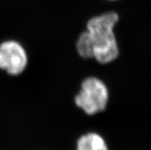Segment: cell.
<instances>
[{
    "instance_id": "cell-1",
    "label": "cell",
    "mask_w": 151,
    "mask_h": 150,
    "mask_svg": "<svg viewBox=\"0 0 151 150\" xmlns=\"http://www.w3.org/2000/svg\"><path fill=\"white\" fill-rule=\"evenodd\" d=\"M119 15L114 10L94 15L87 22L85 29L91 39L94 60L101 65L113 62L118 57V41L115 27Z\"/></svg>"
},
{
    "instance_id": "cell-2",
    "label": "cell",
    "mask_w": 151,
    "mask_h": 150,
    "mask_svg": "<svg viewBox=\"0 0 151 150\" xmlns=\"http://www.w3.org/2000/svg\"><path fill=\"white\" fill-rule=\"evenodd\" d=\"M109 90L103 80L96 76L83 79L74 98L75 106L88 116H94L106 110Z\"/></svg>"
},
{
    "instance_id": "cell-3",
    "label": "cell",
    "mask_w": 151,
    "mask_h": 150,
    "mask_svg": "<svg viewBox=\"0 0 151 150\" xmlns=\"http://www.w3.org/2000/svg\"><path fill=\"white\" fill-rule=\"evenodd\" d=\"M29 64L25 47L15 39L0 42V70L9 76L16 77L22 74Z\"/></svg>"
},
{
    "instance_id": "cell-4",
    "label": "cell",
    "mask_w": 151,
    "mask_h": 150,
    "mask_svg": "<svg viewBox=\"0 0 151 150\" xmlns=\"http://www.w3.org/2000/svg\"><path fill=\"white\" fill-rule=\"evenodd\" d=\"M75 150H109L104 137L94 131L83 133L75 143Z\"/></svg>"
},
{
    "instance_id": "cell-5",
    "label": "cell",
    "mask_w": 151,
    "mask_h": 150,
    "mask_svg": "<svg viewBox=\"0 0 151 150\" xmlns=\"http://www.w3.org/2000/svg\"><path fill=\"white\" fill-rule=\"evenodd\" d=\"M75 48H76L78 55L81 58L85 59V60L94 59L93 44H92L90 35L86 29L82 31L77 38L76 42H75Z\"/></svg>"
},
{
    "instance_id": "cell-6",
    "label": "cell",
    "mask_w": 151,
    "mask_h": 150,
    "mask_svg": "<svg viewBox=\"0 0 151 150\" xmlns=\"http://www.w3.org/2000/svg\"><path fill=\"white\" fill-rule=\"evenodd\" d=\"M107 2H117V1H119V0H106Z\"/></svg>"
}]
</instances>
